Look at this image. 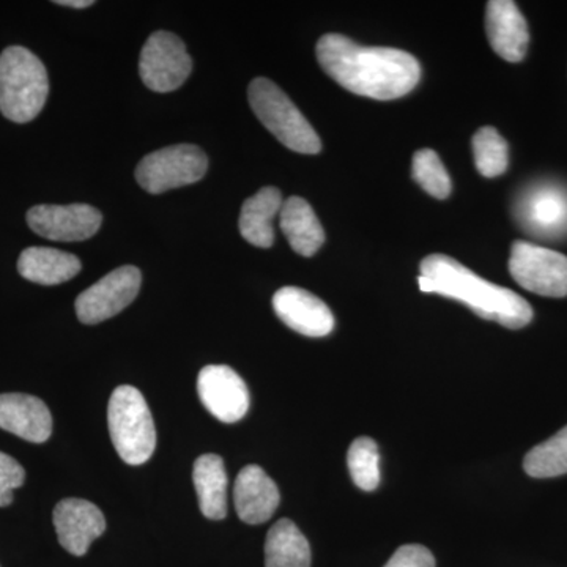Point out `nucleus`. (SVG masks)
Masks as SVG:
<instances>
[{
	"label": "nucleus",
	"mask_w": 567,
	"mask_h": 567,
	"mask_svg": "<svg viewBox=\"0 0 567 567\" xmlns=\"http://www.w3.org/2000/svg\"><path fill=\"white\" fill-rule=\"evenodd\" d=\"M208 158L193 144L171 145L145 156L136 169V181L145 192L162 194L203 181Z\"/></svg>",
	"instance_id": "nucleus-6"
},
{
	"label": "nucleus",
	"mask_w": 567,
	"mask_h": 567,
	"mask_svg": "<svg viewBox=\"0 0 567 567\" xmlns=\"http://www.w3.org/2000/svg\"><path fill=\"white\" fill-rule=\"evenodd\" d=\"M282 204V194L275 186H267L249 197L238 221L241 237L257 248H270L275 241L274 221Z\"/></svg>",
	"instance_id": "nucleus-20"
},
{
	"label": "nucleus",
	"mask_w": 567,
	"mask_h": 567,
	"mask_svg": "<svg viewBox=\"0 0 567 567\" xmlns=\"http://www.w3.org/2000/svg\"><path fill=\"white\" fill-rule=\"evenodd\" d=\"M518 223L539 238L567 234V192L555 183H540L522 194L516 205Z\"/></svg>",
	"instance_id": "nucleus-12"
},
{
	"label": "nucleus",
	"mask_w": 567,
	"mask_h": 567,
	"mask_svg": "<svg viewBox=\"0 0 567 567\" xmlns=\"http://www.w3.org/2000/svg\"><path fill=\"white\" fill-rule=\"evenodd\" d=\"M509 271L514 281L528 292L550 298H563L567 295L565 254L528 241H514Z\"/></svg>",
	"instance_id": "nucleus-7"
},
{
	"label": "nucleus",
	"mask_w": 567,
	"mask_h": 567,
	"mask_svg": "<svg viewBox=\"0 0 567 567\" xmlns=\"http://www.w3.org/2000/svg\"><path fill=\"white\" fill-rule=\"evenodd\" d=\"M524 468L527 475L537 480L567 475V425L533 447L525 456Z\"/></svg>",
	"instance_id": "nucleus-23"
},
{
	"label": "nucleus",
	"mask_w": 567,
	"mask_h": 567,
	"mask_svg": "<svg viewBox=\"0 0 567 567\" xmlns=\"http://www.w3.org/2000/svg\"><path fill=\"white\" fill-rule=\"evenodd\" d=\"M486 29L492 50L507 62L524 61L529 44V31L516 2L492 0L487 3Z\"/></svg>",
	"instance_id": "nucleus-15"
},
{
	"label": "nucleus",
	"mask_w": 567,
	"mask_h": 567,
	"mask_svg": "<svg viewBox=\"0 0 567 567\" xmlns=\"http://www.w3.org/2000/svg\"><path fill=\"white\" fill-rule=\"evenodd\" d=\"M276 316L287 327L308 338H323L334 330V317L319 297L300 289L282 287L274 297Z\"/></svg>",
	"instance_id": "nucleus-14"
},
{
	"label": "nucleus",
	"mask_w": 567,
	"mask_h": 567,
	"mask_svg": "<svg viewBox=\"0 0 567 567\" xmlns=\"http://www.w3.org/2000/svg\"><path fill=\"white\" fill-rule=\"evenodd\" d=\"M54 527L59 543L69 554L82 557L106 529L100 507L81 498H65L55 506Z\"/></svg>",
	"instance_id": "nucleus-13"
},
{
	"label": "nucleus",
	"mask_w": 567,
	"mask_h": 567,
	"mask_svg": "<svg viewBox=\"0 0 567 567\" xmlns=\"http://www.w3.org/2000/svg\"><path fill=\"white\" fill-rule=\"evenodd\" d=\"M81 260L61 249L31 246L21 252L18 271L28 281L41 286H58L73 279L81 271Z\"/></svg>",
	"instance_id": "nucleus-19"
},
{
	"label": "nucleus",
	"mask_w": 567,
	"mask_h": 567,
	"mask_svg": "<svg viewBox=\"0 0 567 567\" xmlns=\"http://www.w3.org/2000/svg\"><path fill=\"white\" fill-rule=\"evenodd\" d=\"M279 226L284 237L300 256H315L324 244V230L311 205L301 197L284 200L279 212Z\"/></svg>",
	"instance_id": "nucleus-18"
},
{
	"label": "nucleus",
	"mask_w": 567,
	"mask_h": 567,
	"mask_svg": "<svg viewBox=\"0 0 567 567\" xmlns=\"http://www.w3.org/2000/svg\"><path fill=\"white\" fill-rule=\"evenodd\" d=\"M281 495L275 481L259 465H248L238 473L234 486V503L238 517L248 525L270 520L278 509Z\"/></svg>",
	"instance_id": "nucleus-16"
},
{
	"label": "nucleus",
	"mask_w": 567,
	"mask_h": 567,
	"mask_svg": "<svg viewBox=\"0 0 567 567\" xmlns=\"http://www.w3.org/2000/svg\"><path fill=\"white\" fill-rule=\"evenodd\" d=\"M193 62L185 43L174 33H152L141 51V80L153 92L177 91L192 74Z\"/></svg>",
	"instance_id": "nucleus-8"
},
{
	"label": "nucleus",
	"mask_w": 567,
	"mask_h": 567,
	"mask_svg": "<svg viewBox=\"0 0 567 567\" xmlns=\"http://www.w3.org/2000/svg\"><path fill=\"white\" fill-rule=\"evenodd\" d=\"M107 424L115 451L125 464H145L155 453V423L147 401L136 388H115L107 406Z\"/></svg>",
	"instance_id": "nucleus-4"
},
{
	"label": "nucleus",
	"mask_w": 567,
	"mask_h": 567,
	"mask_svg": "<svg viewBox=\"0 0 567 567\" xmlns=\"http://www.w3.org/2000/svg\"><path fill=\"white\" fill-rule=\"evenodd\" d=\"M102 213L92 205H37L28 212L29 227L52 241H84L102 227Z\"/></svg>",
	"instance_id": "nucleus-10"
},
{
	"label": "nucleus",
	"mask_w": 567,
	"mask_h": 567,
	"mask_svg": "<svg viewBox=\"0 0 567 567\" xmlns=\"http://www.w3.org/2000/svg\"><path fill=\"white\" fill-rule=\"evenodd\" d=\"M248 100L265 128L287 148L305 155H317L322 151L319 134L275 82L257 78L249 84Z\"/></svg>",
	"instance_id": "nucleus-5"
},
{
	"label": "nucleus",
	"mask_w": 567,
	"mask_h": 567,
	"mask_svg": "<svg viewBox=\"0 0 567 567\" xmlns=\"http://www.w3.org/2000/svg\"><path fill=\"white\" fill-rule=\"evenodd\" d=\"M317 61L346 91L382 102L412 92L421 78L420 62L409 52L361 47L339 33L319 40Z\"/></svg>",
	"instance_id": "nucleus-1"
},
{
	"label": "nucleus",
	"mask_w": 567,
	"mask_h": 567,
	"mask_svg": "<svg viewBox=\"0 0 567 567\" xmlns=\"http://www.w3.org/2000/svg\"><path fill=\"white\" fill-rule=\"evenodd\" d=\"M25 481V470L9 454L0 453V507L13 503V491Z\"/></svg>",
	"instance_id": "nucleus-27"
},
{
	"label": "nucleus",
	"mask_w": 567,
	"mask_h": 567,
	"mask_svg": "<svg viewBox=\"0 0 567 567\" xmlns=\"http://www.w3.org/2000/svg\"><path fill=\"white\" fill-rule=\"evenodd\" d=\"M197 393L205 409L221 423H237L248 413V386L229 365H205L197 377Z\"/></svg>",
	"instance_id": "nucleus-11"
},
{
	"label": "nucleus",
	"mask_w": 567,
	"mask_h": 567,
	"mask_svg": "<svg viewBox=\"0 0 567 567\" xmlns=\"http://www.w3.org/2000/svg\"><path fill=\"white\" fill-rule=\"evenodd\" d=\"M140 268L125 265L84 290L76 300L78 319L85 324L102 323L133 303L141 290Z\"/></svg>",
	"instance_id": "nucleus-9"
},
{
	"label": "nucleus",
	"mask_w": 567,
	"mask_h": 567,
	"mask_svg": "<svg viewBox=\"0 0 567 567\" xmlns=\"http://www.w3.org/2000/svg\"><path fill=\"white\" fill-rule=\"evenodd\" d=\"M472 145L477 173L487 178L498 177L506 173L507 164H509L507 142L495 128L492 126L481 128L473 136Z\"/></svg>",
	"instance_id": "nucleus-24"
},
{
	"label": "nucleus",
	"mask_w": 567,
	"mask_h": 567,
	"mask_svg": "<svg viewBox=\"0 0 567 567\" xmlns=\"http://www.w3.org/2000/svg\"><path fill=\"white\" fill-rule=\"evenodd\" d=\"M194 487L199 498L200 513L210 520H223L227 516L226 466L216 454H204L194 462Z\"/></svg>",
	"instance_id": "nucleus-21"
},
{
	"label": "nucleus",
	"mask_w": 567,
	"mask_h": 567,
	"mask_svg": "<svg viewBox=\"0 0 567 567\" xmlns=\"http://www.w3.org/2000/svg\"><path fill=\"white\" fill-rule=\"evenodd\" d=\"M50 93L47 66L28 48L10 47L0 54V112L14 123L33 121Z\"/></svg>",
	"instance_id": "nucleus-3"
},
{
	"label": "nucleus",
	"mask_w": 567,
	"mask_h": 567,
	"mask_svg": "<svg viewBox=\"0 0 567 567\" xmlns=\"http://www.w3.org/2000/svg\"><path fill=\"white\" fill-rule=\"evenodd\" d=\"M417 278L425 293H439L468 306L484 320L520 330L533 320V308L520 295L496 286L473 274L465 265L445 254H432L421 262Z\"/></svg>",
	"instance_id": "nucleus-2"
},
{
	"label": "nucleus",
	"mask_w": 567,
	"mask_h": 567,
	"mask_svg": "<svg viewBox=\"0 0 567 567\" xmlns=\"http://www.w3.org/2000/svg\"><path fill=\"white\" fill-rule=\"evenodd\" d=\"M0 429L32 443H44L52 434L50 409L31 394H0Z\"/></svg>",
	"instance_id": "nucleus-17"
},
{
	"label": "nucleus",
	"mask_w": 567,
	"mask_h": 567,
	"mask_svg": "<svg viewBox=\"0 0 567 567\" xmlns=\"http://www.w3.org/2000/svg\"><path fill=\"white\" fill-rule=\"evenodd\" d=\"M350 476L361 491L372 492L380 484V453L374 440L360 436L347 454Z\"/></svg>",
	"instance_id": "nucleus-25"
},
{
	"label": "nucleus",
	"mask_w": 567,
	"mask_h": 567,
	"mask_svg": "<svg viewBox=\"0 0 567 567\" xmlns=\"http://www.w3.org/2000/svg\"><path fill=\"white\" fill-rule=\"evenodd\" d=\"M311 546L289 518L276 522L265 540V567H311Z\"/></svg>",
	"instance_id": "nucleus-22"
},
{
	"label": "nucleus",
	"mask_w": 567,
	"mask_h": 567,
	"mask_svg": "<svg viewBox=\"0 0 567 567\" xmlns=\"http://www.w3.org/2000/svg\"><path fill=\"white\" fill-rule=\"evenodd\" d=\"M413 178L435 199H446L453 189L450 174L446 173L442 159L431 148H423L413 156Z\"/></svg>",
	"instance_id": "nucleus-26"
},
{
	"label": "nucleus",
	"mask_w": 567,
	"mask_h": 567,
	"mask_svg": "<svg viewBox=\"0 0 567 567\" xmlns=\"http://www.w3.org/2000/svg\"><path fill=\"white\" fill-rule=\"evenodd\" d=\"M58 6L71 7V9H87L93 6V0H58Z\"/></svg>",
	"instance_id": "nucleus-29"
},
{
	"label": "nucleus",
	"mask_w": 567,
	"mask_h": 567,
	"mask_svg": "<svg viewBox=\"0 0 567 567\" xmlns=\"http://www.w3.org/2000/svg\"><path fill=\"white\" fill-rule=\"evenodd\" d=\"M385 567H435L432 551L420 544L399 547Z\"/></svg>",
	"instance_id": "nucleus-28"
}]
</instances>
